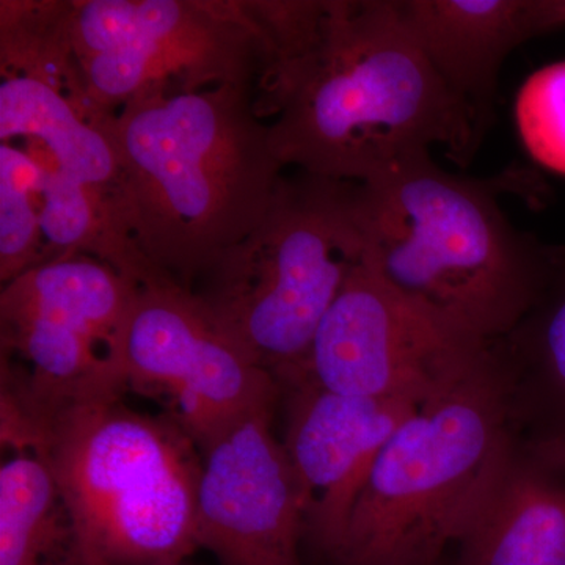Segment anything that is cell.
I'll return each instance as SVG.
<instances>
[{
  "label": "cell",
  "instance_id": "obj_1",
  "mask_svg": "<svg viewBox=\"0 0 565 565\" xmlns=\"http://www.w3.org/2000/svg\"><path fill=\"white\" fill-rule=\"evenodd\" d=\"M255 95L239 85L152 93L110 115L118 172L106 210L118 273L193 291L263 222L285 167Z\"/></svg>",
  "mask_w": 565,
  "mask_h": 565
},
{
  "label": "cell",
  "instance_id": "obj_2",
  "mask_svg": "<svg viewBox=\"0 0 565 565\" xmlns=\"http://www.w3.org/2000/svg\"><path fill=\"white\" fill-rule=\"evenodd\" d=\"M282 167L367 182L412 152L441 145L457 163L479 145L467 106L441 79L394 0H329L321 35L259 84Z\"/></svg>",
  "mask_w": 565,
  "mask_h": 565
},
{
  "label": "cell",
  "instance_id": "obj_3",
  "mask_svg": "<svg viewBox=\"0 0 565 565\" xmlns=\"http://www.w3.org/2000/svg\"><path fill=\"white\" fill-rule=\"evenodd\" d=\"M13 394L68 515L70 565H182L200 548L203 457L178 419L121 393L51 399L18 381Z\"/></svg>",
  "mask_w": 565,
  "mask_h": 565
},
{
  "label": "cell",
  "instance_id": "obj_4",
  "mask_svg": "<svg viewBox=\"0 0 565 565\" xmlns=\"http://www.w3.org/2000/svg\"><path fill=\"white\" fill-rule=\"evenodd\" d=\"M367 258L390 285L486 341L503 340L565 266L515 228L484 182L412 152L360 184Z\"/></svg>",
  "mask_w": 565,
  "mask_h": 565
},
{
  "label": "cell",
  "instance_id": "obj_5",
  "mask_svg": "<svg viewBox=\"0 0 565 565\" xmlns=\"http://www.w3.org/2000/svg\"><path fill=\"white\" fill-rule=\"evenodd\" d=\"M512 434L498 341L435 386L382 448L327 565H441Z\"/></svg>",
  "mask_w": 565,
  "mask_h": 565
},
{
  "label": "cell",
  "instance_id": "obj_6",
  "mask_svg": "<svg viewBox=\"0 0 565 565\" xmlns=\"http://www.w3.org/2000/svg\"><path fill=\"white\" fill-rule=\"evenodd\" d=\"M367 255L359 182L282 174L263 222L193 292L280 386L307 375L322 319Z\"/></svg>",
  "mask_w": 565,
  "mask_h": 565
},
{
  "label": "cell",
  "instance_id": "obj_7",
  "mask_svg": "<svg viewBox=\"0 0 565 565\" xmlns=\"http://www.w3.org/2000/svg\"><path fill=\"white\" fill-rule=\"evenodd\" d=\"M70 36L103 115L152 93L256 92L277 65L248 0H71Z\"/></svg>",
  "mask_w": 565,
  "mask_h": 565
},
{
  "label": "cell",
  "instance_id": "obj_8",
  "mask_svg": "<svg viewBox=\"0 0 565 565\" xmlns=\"http://www.w3.org/2000/svg\"><path fill=\"white\" fill-rule=\"evenodd\" d=\"M106 374L117 392L151 385L169 393L202 455L281 397L277 379L223 332L199 296L162 275L137 285Z\"/></svg>",
  "mask_w": 565,
  "mask_h": 565
},
{
  "label": "cell",
  "instance_id": "obj_9",
  "mask_svg": "<svg viewBox=\"0 0 565 565\" xmlns=\"http://www.w3.org/2000/svg\"><path fill=\"white\" fill-rule=\"evenodd\" d=\"M492 343L394 288L366 255L319 326L307 375L345 396L423 401Z\"/></svg>",
  "mask_w": 565,
  "mask_h": 565
},
{
  "label": "cell",
  "instance_id": "obj_10",
  "mask_svg": "<svg viewBox=\"0 0 565 565\" xmlns=\"http://www.w3.org/2000/svg\"><path fill=\"white\" fill-rule=\"evenodd\" d=\"M136 288L93 256L39 264L3 285V351L31 363L25 379L41 394L73 397L107 390V352Z\"/></svg>",
  "mask_w": 565,
  "mask_h": 565
},
{
  "label": "cell",
  "instance_id": "obj_11",
  "mask_svg": "<svg viewBox=\"0 0 565 565\" xmlns=\"http://www.w3.org/2000/svg\"><path fill=\"white\" fill-rule=\"evenodd\" d=\"M273 415L252 416L202 455L196 541L218 565H302L305 498Z\"/></svg>",
  "mask_w": 565,
  "mask_h": 565
},
{
  "label": "cell",
  "instance_id": "obj_12",
  "mask_svg": "<svg viewBox=\"0 0 565 565\" xmlns=\"http://www.w3.org/2000/svg\"><path fill=\"white\" fill-rule=\"evenodd\" d=\"M285 445L305 498V546L329 564L371 468L422 401L330 392L303 377L281 386Z\"/></svg>",
  "mask_w": 565,
  "mask_h": 565
},
{
  "label": "cell",
  "instance_id": "obj_13",
  "mask_svg": "<svg viewBox=\"0 0 565 565\" xmlns=\"http://www.w3.org/2000/svg\"><path fill=\"white\" fill-rule=\"evenodd\" d=\"M452 565H565V448L512 429Z\"/></svg>",
  "mask_w": 565,
  "mask_h": 565
},
{
  "label": "cell",
  "instance_id": "obj_14",
  "mask_svg": "<svg viewBox=\"0 0 565 565\" xmlns=\"http://www.w3.org/2000/svg\"><path fill=\"white\" fill-rule=\"evenodd\" d=\"M401 21L473 114L481 141L492 122L498 76L508 55L542 35L537 0H394Z\"/></svg>",
  "mask_w": 565,
  "mask_h": 565
},
{
  "label": "cell",
  "instance_id": "obj_15",
  "mask_svg": "<svg viewBox=\"0 0 565 565\" xmlns=\"http://www.w3.org/2000/svg\"><path fill=\"white\" fill-rule=\"evenodd\" d=\"M22 139L44 169L109 195L117 158L104 126L85 117L63 93L22 74H2L0 140Z\"/></svg>",
  "mask_w": 565,
  "mask_h": 565
},
{
  "label": "cell",
  "instance_id": "obj_16",
  "mask_svg": "<svg viewBox=\"0 0 565 565\" xmlns=\"http://www.w3.org/2000/svg\"><path fill=\"white\" fill-rule=\"evenodd\" d=\"M498 351L512 429L565 448V266Z\"/></svg>",
  "mask_w": 565,
  "mask_h": 565
},
{
  "label": "cell",
  "instance_id": "obj_17",
  "mask_svg": "<svg viewBox=\"0 0 565 565\" xmlns=\"http://www.w3.org/2000/svg\"><path fill=\"white\" fill-rule=\"evenodd\" d=\"M71 526L50 465L18 452L0 468V565H58Z\"/></svg>",
  "mask_w": 565,
  "mask_h": 565
},
{
  "label": "cell",
  "instance_id": "obj_18",
  "mask_svg": "<svg viewBox=\"0 0 565 565\" xmlns=\"http://www.w3.org/2000/svg\"><path fill=\"white\" fill-rule=\"evenodd\" d=\"M71 0H2L0 68L2 74L35 77L63 93L93 122L103 114L85 93L70 36Z\"/></svg>",
  "mask_w": 565,
  "mask_h": 565
},
{
  "label": "cell",
  "instance_id": "obj_19",
  "mask_svg": "<svg viewBox=\"0 0 565 565\" xmlns=\"http://www.w3.org/2000/svg\"><path fill=\"white\" fill-rule=\"evenodd\" d=\"M40 163L24 148L0 141V280L46 263L41 234Z\"/></svg>",
  "mask_w": 565,
  "mask_h": 565
},
{
  "label": "cell",
  "instance_id": "obj_20",
  "mask_svg": "<svg viewBox=\"0 0 565 565\" xmlns=\"http://www.w3.org/2000/svg\"><path fill=\"white\" fill-rule=\"evenodd\" d=\"M515 122L531 158L565 177V61L544 66L523 82Z\"/></svg>",
  "mask_w": 565,
  "mask_h": 565
},
{
  "label": "cell",
  "instance_id": "obj_21",
  "mask_svg": "<svg viewBox=\"0 0 565 565\" xmlns=\"http://www.w3.org/2000/svg\"><path fill=\"white\" fill-rule=\"evenodd\" d=\"M541 32H553L565 25V0H537Z\"/></svg>",
  "mask_w": 565,
  "mask_h": 565
},
{
  "label": "cell",
  "instance_id": "obj_22",
  "mask_svg": "<svg viewBox=\"0 0 565 565\" xmlns=\"http://www.w3.org/2000/svg\"><path fill=\"white\" fill-rule=\"evenodd\" d=\"M441 565H452V563H448V559H446L445 563Z\"/></svg>",
  "mask_w": 565,
  "mask_h": 565
},
{
  "label": "cell",
  "instance_id": "obj_23",
  "mask_svg": "<svg viewBox=\"0 0 565 565\" xmlns=\"http://www.w3.org/2000/svg\"><path fill=\"white\" fill-rule=\"evenodd\" d=\"M61 565H70L68 561H65V563H62Z\"/></svg>",
  "mask_w": 565,
  "mask_h": 565
}]
</instances>
